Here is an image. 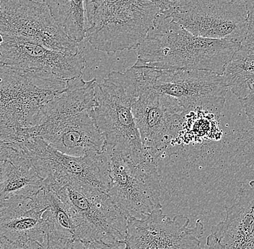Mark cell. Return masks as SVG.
I'll list each match as a JSON object with an SVG mask.
<instances>
[{"label":"cell","mask_w":254,"mask_h":249,"mask_svg":"<svg viewBox=\"0 0 254 249\" xmlns=\"http://www.w3.org/2000/svg\"><path fill=\"white\" fill-rule=\"evenodd\" d=\"M104 151L110 166L108 194L127 219L143 218L162 207L158 162L150 158L136 162L118 152Z\"/></svg>","instance_id":"9c48e42d"},{"label":"cell","mask_w":254,"mask_h":249,"mask_svg":"<svg viewBox=\"0 0 254 249\" xmlns=\"http://www.w3.org/2000/svg\"><path fill=\"white\" fill-rule=\"evenodd\" d=\"M150 85L176 99L187 113L202 111L217 117L228 91L222 75L197 69H154Z\"/></svg>","instance_id":"7c38bea8"},{"label":"cell","mask_w":254,"mask_h":249,"mask_svg":"<svg viewBox=\"0 0 254 249\" xmlns=\"http://www.w3.org/2000/svg\"><path fill=\"white\" fill-rule=\"evenodd\" d=\"M135 123L150 159L159 162L176 152L187 112L172 97L157 91L141 76L139 93L132 105Z\"/></svg>","instance_id":"ba28073f"},{"label":"cell","mask_w":254,"mask_h":249,"mask_svg":"<svg viewBox=\"0 0 254 249\" xmlns=\"http://www.w3.org/2000/svg\"><path fill=\"white\" fill-rule=\"evenodd\" d=\"M34 197L0 202V234L24 249H40L47 242L48 226Z\"/></svg>","instance_id":"9a60e30c"},{"label":"cell","mask_w":254,"mask_h":249,"mask_svg":"<svg viewBox=\"0 0 254 249\" xmlns=\"http://www.w3.org/2000/svg\"><path fill=\"white\" fill-rule=\"evenodd\" d=\"M96 85V79L85 81L82 76L68 80L66 90L48 103L28 129L30 138L41 137L71 156L103 151L105 138L93 115Z\"/></svg>","instance_id":"6da1fadb"},{"label":"cell","mask_w":254,"mask_h":249,"mask_svg":"<svg viewBox=\"0 0 254 249\" xmlns=\"http://www.w3.org/2000/svg\"><path fill=\"white\" fill-rule=\"evenodd\" d=\"M222 77L228 90L239 100L249 95L254 86V44H241L225 66Z\"/></svg>","instance_id":"ac0fdd59"},{"label":"cell","mask_w":254,"mask_h":249,"mask_svg":"<svg viewBox=\"0 0 254 249\" xmlns=\"http://www.w3.org/2000/svg\"><path fill=\"white\" fill-rule=\"evenodd\" d=\"M33 1H38V2L45 3L46 0H33Z\"/></svg>","instance_id":"f1b7e54d"},{"label":"cell","mask_w":254,"mask_h":249,"mask_svg":"<svg viewBox=\"0 0 254 249\" xmlns=\"http://www.w3.org/2000/svg\"><path fill=\"white\" fill-rule=\"evenodd\" d=\"M34 198L41 207H47L44 216L47 220L48 236L74 242L75 227L67 207L58 195L44 187Z\"/></svg>","instance_id":"d6986e66"},{"label":"cell","mask_w":254,"mask_h":249,"mask_svg":"<svg viewBox=\"0 0 254 249\" xmlns=\"http://www.w3.org/2000/svg\"><path fill=\"white\" fill-rule=\"evenodd\" d=\"M85 39L106 53L137 49L161 12L150 0H85Z\"/></svg>","instance_id":"5b68a950"},{"label":"cell","mask_w":254,"mask_h":249,"mask_svg":"<svg viewBox=\"0 0 254 249\" xmlns=\"http://www.w3.org/2000/svg\"><path fill=\"white\" fill-rule=\"evenodd\" d=\"M40 249H74V248L73 242L56 239L48 236L47 244Z\"/></svg>","instance_id":"cb8c5ba5"},{"label":"cell","mask_w":254,"mask_h":249,"mask_svg":"<svg viewBox=\"0 0 254 249\" xmlns=\"http://www.w3.org/2000/svg\"><path fill=\"white\" fill-rule=\"evenodd\" d=\"M167 1H169V2L172 3L173 4H177L178 2L181 1V0H167Z\"/></svg>","instance_id":"83f0119b"},{"label":"cell","mask_w":254,"mask_h":249,"mask_svg":"<svg viewBox=\"0 0 254 249\" xmlns=\"http://www.w3.org/2000/svg\"><path fill=\"white\" fill-rule=\"evenodd\" d=\"M64 203L75 227L74 241L124 246L128 219L107 193L78 182L55 192Z\"/></svg>","instance_id":"8992f818"},{"label":"cell","mask_w":254,"mask_h":249,"mask_svg":"<svg viewBox=\"0 0 254 249\" xmlns=\"http://www.w3.org/2000/svg\"><path fill=\"white\" fill-rule=\"evenodd\" d=\"M0 249H24L20 246L11 242L5 236L0 234Z\"/></svg>","instance_id":"484cf974"},{"label":"cell","mask_w":254,"mask_h":249,"mask_svg":"<svg viewBox=\"0 0 254 249\" xmlns=\"http://www.w3.org/2000/svg\"><path fill=\"white\" fill-rule=\"evenodd\" d=\"M163 13L198 37L238 44L247 38L246 0H181Z\"/></svg>","instance_id":"30bf717a"},{"label":"cell","mask_w":254,"mask_h":249,"mask_svg":"<svg viewBox=\"0 0 254 249\" xmlns=\"http://www.w3.org/2000/svg\"><path fill=\"white\" fill-rule=\"evenodd\" d=\"M18 150V144H10L0 140V174L4 162L11 159Z\"/></svg>","instance_id":"44dd1931"},{"label":"cell","mask_w":254,"mask_h":249,"mask_svg":"<svg viewBox=\"0 0 254 249\" xmlns=\"http://www.w3.org/2000/svg\"><path fill=\"white\" fill-rule=\"evenodd\" d=\"M0 34L36 43L65 54L80 52L78 43L57 23L49 6L33 0H4L0 8Z\"/></svg>","instance_id":"8fae6325"},{"label":"cell","mask_w":254,"mask_h":249,"mask_svg":"<svg viewBox=\"0 0 254 249\" xmlns=\"http://www.w3.org/2000/svg\"><path fill=\"white\" fill-rule=\"evenodd\" d=\"M183 215L171 218L164 215L162 207L143 218H128L125 249H203L200 239L204 225L200 219L194 226Z\"/></svg>","instance_id":"4fadbf2b"},{"label":"cell","mask_w":254,"mask_h":249,"mask_svg":"<svg viewBox=\"0 0 254 249\" xmlns=\"http://www.w3.org/2000/svg\"><path fill=\"white\" fill-rule=\"evenodd\" d=\"M20 144L44 179V187L55 193L68 182H78L109 192L110 166L104 150L71 156L57 150L41 137L31 138Z\"/></svg>","instance_id":"52a82bcc"},{"label":"cell","mask_w":254,"mask_h":249,"mask_svg":"<svg viewBox=\"0 0 254 249\" xmlns=\"http://www.w3.org/2000/svg\"><path fill=\"white\" fill-rule=\"evenodd\" d=\"M19 144V150L4 162L0 174V202L8 199L31 198L44 188L31 158Z\"/></svg>","instance_id":"e0dca14e"},{"label":"cell","mask_w":254,"mask_h":249,"mask_svg":"<svg viewBox=\"0 0 254 249\" xmlns=\"http://www.w3.org/2000/svg\"><path fill=\"white\" fill-rule=\"evenodd\" d=\"M3 1H4V0H0V8H1V4H2Z\"/></svg>","instance_id":"f546056e"},{"label":"cell","mask_w":254,"mask_h":249,"mask_svg":"<svg viewBox=\"0 0 254 249\" xmlns=\"http://www.w3.org/2000/svg\"><path fill=\"white\" fill-rule=\"evenodd\" d=\"M236 203L225 207V218L212 227L209 249H254V180L240 190Z\"/></svg>","instance_id":"2e32d148"},{"label":"cell","mask_w":254,"mask_h":249,"mask_svg":"<svg viewBox=\"0 0 254 249\" xmlns=\"http://www.w3.org/2000/svg\"><path fill=\"white\" fill-rule=\"evenodd\" d=\"M249 10V31L244 42L254 44V0H246Z\"/></svg>","instance_id":"d4e9b609"},{"label":"cell","mask_w":254,"mask_h":249,"mask_svg":"<svg viewBox=\"0 0 254 249\" xmlns=\"http://www.w3.org/2000/svg\"><path fill=\"white\" fill-rule=\"evenodd\" d=\"M57 23L75 42L86 36L85 0H46Z\"/></svg>","instance_id":"ffe728a7"},{"label":"cell","mask_w":254,"mask_h":249,"mask_svg":"<svg viewBox=\"0 0 254 249\" xmlns=\"http://www.w3.org/2000/svg\"><path fill=\"white\" fill-rule=\"evenodd\" d=\"M241 44L198 37L160 12L136 49L134 66L157 70L197 69L222 75Z\"/></svg>","instance_id":"7a4b0ae2"},{"label":"cell","mask_w":254,"mask_h":249,"mask_svg":"<svg viewBox=\"0 0 254 249\" xmlns=\"http://www.w3.org/2000/svg\"><path fill=\"white\" fill-rule=\"evenodd\" d=\"M139 93L132 66L125 73L112 71L103 83H97L93 112L97 126L105 138L103 150L118 152L136 162L150 158L146 155L132 113Z\"/></svg>","instance_id":"277c9868"},{"label":"cell","mask_w":254,"mask_h":249,"mask_svg":"<svg viewBox=\"0 0 254 249\" xmlns=\"http://www.w3.org/2000/svg\"><path fill=\"white\" fill-rule=\"evenodd\" d=\"M150 1L158 5L161 9L162 12H167L174 6L172 3L169 2L167 0H150Z\"/></svg>","instance_id":"4316f807"},{"label":"cell","mask_w":254,"mask_h":249,"mask_svg":"<svg viewBox=\"0 0 254 249\" xmlns=\"http://www.w3.org/2000/svg\"><path fill=\"white\" fill-rule=\"evenodd\" d=\"M247 115L249 122L254 126V86L249 95L244 99L239 100Z\"/></svg>","instance_id":"603a6c76"},{"label":"cell","mask_w":254,"mask_h":249,"mask_svg":"<svg viewBox=\"0 0 254 249\" xmlns=\"http://www.w3.org/2000/svg\"><path fill=\"white\" fill-rule=\"evenodd\" d=\"M2 36L0 63L25 71L49 73L66 81L82 76L85 58L80 52L65 54L31 41Z\"/></svg>","instance_id":"5bb4252c"},{"label":"cell","mask_w":254,"mask_h":249,"mask_svg":"<svg viewBox=\"0 0 254 249\" xmlns=\"http://www.w3.org/2000/svg\"><path fill=\"white\" fill-rule=\"evenodd\" d=\"M66 87L67 81L54 74L0 63V140H28V128L36 125L43 108Z\"/></svg>","instance_id":"3957f363"},{"label":"cell","mask_w":254,"mask_h":249,"mask_svg":"<svg viewBox=\"0 0 254 249\" xmlns=\"http://www.w3.org/2000/svg\"><path fill=\"white\" fill-rule=\"evenodd\" d=\"M73 246L74 249H120L121 247L117 244H107L100 241H95V242L74 241Z\"/></svg>","instance_id":"7402d4cb"}]
</instances>
